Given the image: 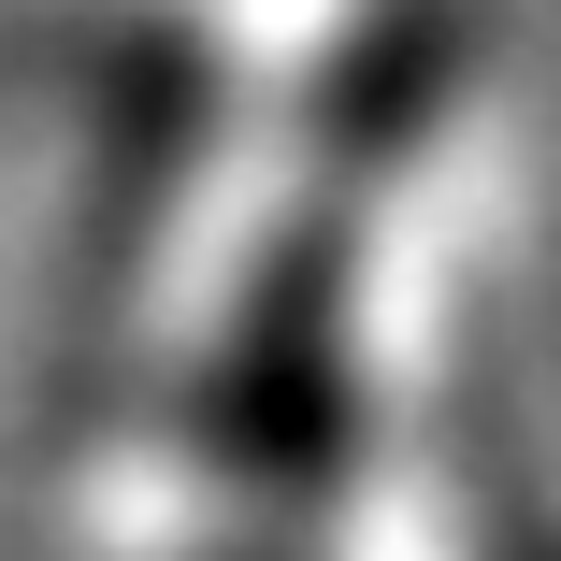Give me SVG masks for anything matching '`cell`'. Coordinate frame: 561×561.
I'll return each instance as SVG.
<instances>
[]
</instances>
